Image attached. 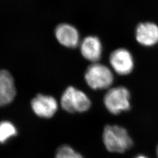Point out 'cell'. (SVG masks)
Here are the masks:
<instances>
[{
	"mask_svg": "<svg viewBox=\"0 0 158 158\" xmlns=\"http://www.w3.org/2000/svg\"><path fill=\"white\" fill-rule=\"evenodd\" d=\"M34 113L39 117L50 118L58 110V102L52 96L38 94L31 102Z\"/></svg>",
	"mask_w": 158,
	"mask_h": 158,
	"instance_id": "8992f818",
	"label": "cell"
},
{
	"mask_svg": "<svg viewBox=\"0 0 158 158\" xmlns=\"http://www.w3.org/2000/svg\"><path fill=\"white\" fill-rule=\"evenodd\" d=\"M136 41L141 45L151 47L158 43V26L152 23H141L135 30Z\"/></svg>",
	"mask_w": 158,
	"mask_h": 158,
	"instance_id": "30bf717a",
	"label": "cell"
},
{
	"mask_svg": "<svg viewBox=\"0 0 158 158\" xmlns=\"http://www.w3.org/2000/svg\"><path fill=\"white\" fill-rule=\"evenodd\" d=\"M18 134L16 127L10 121H2L0 122V143H4L8 139Z\"/></svg>",
	"mask_w": 158,
	"mask_h": 158,
	"instance_id": "8fae6325",
	"label": "cell"
},
{
	"mask_svg": "<svg viewBox=\"0 0 158 158\" xmlns=\"http://www.w3.org/2000/svg\"><path fill=\"white\" fill-rule=\"evenodd\" d=\"M130 91L124 86L110 88L104 97V104L108 111L118 115L128 111L131 108Z\"/></svg>",
	"mask_w": 158,
	"mask_h": 158,
	"instance_id": "277c9868",
	"label": "cell"
},
{
	"mask_svg": "<svg viewBox=\"0 0 158 158\" xmlns=\"http://www.w3.org/2000/svg\"><path fill=\"white\" fill-rule=\"evenodd\" d=\"M109 62L113 70L119 75L131 73L134 68V59L130 51L119 48L110 54Z\"/></svg>",
	"mask_w": 158,
	"mask_h": 158,
	"instance_id": "5b68a950",
	"label": "cell"
},
{
	"mask_svg": "<svg viewBox=\"0 0 158 158\" xmlns=\"http://www.w3.org/2000/svg\"><path fill=\"white\" fill-rule=\"evenodd\" d=\"M156 154H157V156H158V147H157V149H156Z\"/></svg>",
	"mask_w": 158,
	"mask_h": 158,
	"instance_id": "5bb4252c",
	"label": "cell"
},
{
	"mask_svg": "<svg viewBox=\"0 0 158 158\" xmlns=\"http://www.w3.org/2000/svg\"><path fill=\"white\" fill-rule=\"evenodd\" d=\"M17 95L14 79L5 69L0 70V107L11 104Z\"/></svg>",
	"mask_w": 158,
	"mask_h": 158,
	"instance_id": "52a82bcc",
	"label": "cell"
},
{
	"mask_svg": "<svg viewBox=\"0 0 158 158\" xmlns=\"http://www.w3.org/2000/svg\"><path fill=\"white\" fill-rule=\"evenodd\" d=\"M55 158H84L73 148L68 145H63L58 148Z\"/></svg>",
	"mask_w": 158,
	"mask_h": 158,
	"instance_id": "7c38bea8",
	"label": "cell"
},
{
	"mask_svg": "<svg viewBox=\"0 0 158 158\" xmlns=\"http://www.w3.org/2000/svg\"><path fill=\"white\" fill-rule=\"evenodd\" d=\"M80 50L81 54L86 60L92 63L97 62L102 57V42L96 36H88L81 42Z\"/></svg>",
	"mask_w": 158,
	"mask_h": 158,
	"instance_id": "9c48e42d",
	"label": "cell"
},
{
	"mask_svg": "<svg viewBox=\"0 0 158 158\" xmlns=\"http://www.w3.org/2000/svg\"><path fill=\"white\" fill-rule=\"evenodd\" d=\"M102 141L108 152L123 153L134 144L132 138L124 127L117 125H108L102 133Z\"/></svg>",
	"mask_w": 158,
	"mask_h": 158,
	"instance_id": "6da1fadb",
	"label": "cell"
},
{
	"mask_svg": "<svg viewBox=\"0 0 158 158\" xmlns=\"http://www.w3.org/2000/svg\"><path fill=\"white\" fill-rule=\"evenodd\" d=\"M91 105L90 99L85 92L73 86L68 87L60 98V106L68 113H84Z\"/></svg>",
	"mask_w": 158,
	"mask_h": 158,
	"instance_id": "3957f363",
	"label": "cell"
},
{
	"mask_svg": "<svg viewBox=\"0 0 158 158\" xmlns=\"http://www.w3.org/2000/svg\"><path fill=\"white\" fill-rule=\"evenodd\" d=\"M134 158H149L147 157V156L144 155H138Z\"/></svg>",
	"mask_w": 158,
	"mask_h": 158,
	"instance_id": "4fadbf2b",
	"label": "cell"
},
{
	"mask_svg": "<svg viewBox=\"0 0 158 158\" xmlns=\"http://www.w3.org/2000/svg\"><path fill=\"white\" fill-rule=\"evenodd\" d=\"M87 85L93 90H104L110 88L114 82L112 70L100 63H93L87 68L85 73Z\"/></svg>",
	"mask_w": 158,
	"mask_h": 158,
	"instance_id": "7a4b0ae2",
	"label": "cell"
},
{
	"mask_svg": "<svg viewBox=\"0 0 158 158\" xmlns=\"http://www.w3.org/2000/svg\"><path fill=\"white\" fill-rule=\"evenodd\" d=\"M57 40L62 45L68 48H74L79 45L80 35L74 26L69 23H61L55 30Z\"/></svg>",
	"mask_w": 158,
	"mask_h": 158,
	"instance_id": "ba28073f",
	"label": "cell"
}]
</instances>
